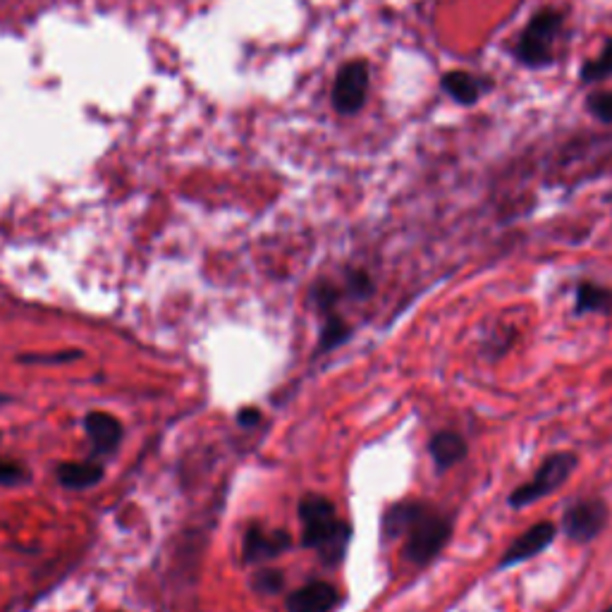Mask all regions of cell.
Wrapping results in <instances>:
<instances>
[{
    "label": "cell",
    "instance_id": "20",
    "mask_svg": "<svg viewBox=\"0 0 612 612\" xmlns=\"http://www.w3.org/2000/svg\"><path fill=\"white\" fill-rule=\"evenodd\" d=\"M24 476L22 467L17 462H10V459H0V486H15L20 483Z\"/></svg>",
    "mask_w": 612,
    "mask_h": 612
},
{
    "label": "cell",
    "instance_id": "16",
    "mask_svg": "<svg viewBox=\"0 0 612 612\" xmlns=\"http://www.w3.org/2000/svg\"><path fill=\"white\" fill-rule=\"evenodd\" d=\"M350 338V326L345 321H340L338 316L328 314L326 323L321 328V342H318V352H328L333 347H340L342 342Z\"/></svg>",
    "mask_w": 612,
    "mask_h": 612
},
{
    "label": "cell",
    "instance_id": "13",
    "mask_svg": "<svg viewBox=\"0 0 612 612\" xmlns=\"http://www.w3.org/2000/svg\"><path fill=\"white\" fill-rule=\"evenodd\" d=\"M103 479V467L96 462H65L58 467V481L72 491L96 486Z\"/></svg>",
    "mask_w": 612,
    "mask_h": 612
},
{
    "label": "cell",
    "instance_id": "6",
    "mask_svg": "<svg viewBox=\"0 0 612 612\" xmlns=\"http://www.w3.org/2000/svg\"><path fill=\"white\" fill-rule=\"evenodd\" d=\"M610 510L601 498H584L572 503L562 514V531L569 541L591 543L608 526Z\"/></svg>",
    "mask_w": 612,
    "mask_h": 612
},
{
    "label": "cell",
    "instance_id": "9",
    "mask_svg": "<svg viewBox=\"0 0 612 612\" xmlns=\"http://www.w3.org/2000/svg\"><path fill=\"white\" fill-rule=\"evenodd\" d=\"M340 605V591L328 581H309L287 596L290 612H333Z\"/></svg>",
    "mask_w": 612,
    "mask_h": 612
},
{
    "label": "cell",
    "instance_id": "7",
    "mask_svg": "<svg viewBox=\"0 0 612 612\" xmlns=\"http://www.w3.org/2000/svg\"><path fill=\"white\" fill-rule=\"evenodd\" d=\"M555 536H558V526L553 522H538L531 526L529 531H524L522 536L514 538L510 543V548L505 550L503 558H500L498 567H514L519 565V562H526L531 558H536V555H541L543 550H548L553 546Z\"/></svg>",
    "mask_w": 612,
    "mask_h": 612
},
{
    "label": "cell",
    "instance_id": "14",
    "mask_svg": "<svg viewBox=\"0 0 612 612\" xmlns=\"http://www.w3.org/2000/svg\"><path fill=\"white\" fill-rule=\"evenodd\" d=\"M577 314H593V311H612V290L596 283H581L577 287V304H574Z\"/></svg>",
    "mask_w": 612,
    "mask_h": 612
},
{
    "label": "cell",
    "instance_id": "4",
    "mask_svg": "<svg viewBox=\"0 0 612 612\" xmlns=\"http://www.w3.org/2000/svg\"><path fill=\"white\" fill-rule=\"evenodd\" d=\"M577 464L579 457L574 455V452H555V455H550L546 462L538 467L534 479L514 488L510 495V505L514 510H522V507H529L538 503V500H543L546 495H553L562 483L574 474Z\"/></svg>",
    "mask_w": 612,
    "mask_h": 612
},
{
    "label": "cell",
    "instance_id": "8",
    "mask_svg": "<svg viewBox=\"0 0 612 612\" xmlns=\"http://www.w3.org/2000/svg\"><path fill=\"white\" fill-rule=\"evenodd\" d=\"M292 548V536L287 531H266L261 526H252L244 534V553L242 558L247 565H261V562L275 560L278 555Z\"/></svg>",
    "mask_w": 612,
    "mask_h": 612
},
{
    "label": "cell",
    "instance_id": "21",
    "mask_svg": "<svg viewBox=\"0 0 612 612\" xmlns=\"http://www.w3.org/2000/svg\"><path fill=\"white\" fill-rule=\"evenodd\" d=\"M237 421H240V426L244 428H252L261 421V412L256 407H244L240 414H237Z\"/></svg>",
    "mask_w": 612,
    "mask_h": 612
},
{
    "label": "cell",
    "instance_id": "3",
    "mask_svg": "<svg viewBox=\"0 0 612 612\" xmlns=\"http://www.w3.org/2000/svg\"><path fill=\"white\" fill-rule=\"evenodd\" d=\"M565 15L555 8H541L531 15L514 46V58L519 65L541 70L555 63V41L562 32Z\"/></svg>",
    "mask_w": 612,
    "mask_h": 612
},
{
    "label": "cell",
    "instance_id": "19",
    "mask_svg": "<svg viewBox=\"0 0 612 612\" xmlns=\"http://www.w3.org/2000/svg\"><path fill=\"white\" fill-rule=\"evenodd\" d=\"M347 292H350V295H354V297H359V299L369 297L373 292V283H371L369 275H366L364 271L350 273V278H347Z\"/></svg>",
    "mask_w": 612,
    "mask_h": 612
},
{
    "label": "cell",
    "instance_id": "11",
    "mask_svg": "<svg viewBox=\"0 0 612 612\" xmlns=\"http://www.w3.org/2000/svg\"><path fill=\"white\" fill-rule=\"evenodd\" d=\"M84 431L94 445L96 452H110L113 448H118L122 440V424L115 419L113 414L106 412H91L84 419Z\"/></svg>",
    "mask_w": 612,
    "mask_h": 612
},
{
    "label": "cell",
    "instance_id": "5",
    "mask_svg": "<svg viewBox=\"0 0 612 612\" xmlns=\"http://www.w3.org/2000/svg\"><path fill=\"white\" fill-rule=\"evenodd\" d=\"M371 87V70L366 60H350L335 72L333 89H330V103H333L335 113L342 118H352L364 110L369 101Z\"/></svg>",
    "mask_w": 612,
    "mask_h": 612
},
{
    "label": "cell",
    "instance_id": "2",
    "mask_svg": "<svg viewBox=\"0 0 612 612\" xmlns=\"http://www.w3.org/2000/svg\"><path fill=\"white\" fill-rule=\"evenodd\" d=\"M402 536H405V550H402L405 560L412 565H426V562L438 558L440 550L448 546L452 522L448 514L438 512L436 507L414 503Z\"/></svg>",
    "mask_w": 612,
    "mask_h": 612
},
{
    "label": "cell",
    "instance_id": "10",
    "mask_svg": "<svg viewBox=\"0 0 612 612\" xmlns=\"http://www.w3.org/2000/svg\"><path fill=\"white\" fill-rule=\"evenodd\" d=\"M493 82L491 79H483L474 72L464 70H450L440 77V89L445 91V96H450L452 101L459 106H476L483 99L486 91H491Z\"/></svg>",
    "mask_w": 612,
    "mask_h": 612
},
{
    "label": "cell",
    "instance_id": "22",
    "mask_svg": "<svg viewBox=\"0 0 612 612\" xmlns=\"http://www.w3.org/2000/svg\"><path fill=\"white\" fill-rule=\"evenodd\" d=\"M603 612H612V605H610V608H608V610H603Z\"/></svg>",
    "mask_w": 612,
    "mask_h": 612
},
{
    "label": "cell",
    "instance_id": "1",
    "mask_svg": "<svg viewBox=\"0 0 612 612\" xmlns=\"http://www.w3.org/2000/svg\"><path fill=\"white\" fill-rule=\"evenodd\" d=\"M299 519H302V546L316 550L321 562L328 567L345 560L352 541V529L345 519L338 517L333 500L326 495L309 493L299 500Z\"/></svg>",
    "mask_w": 612,
    "mask_h": 612
},
{
    "label": "cell",
    "instance_id": "12",
    "mask_svg": "<svg viewBox=\"0 0 612 612\" xmlns=\"http://www.w3.org/2000/svg\"><path fill=\"white\" fill-rule=\"evenodd\" d=\"M428 452H431L433 462L440 471L455 467V464L462 462L467 457V440L464 436H459L455 431H438L436 436L428 440Z\"/></svg>",
    "mask_w": 612,
    "mask_h": 612
},
{
    "label": "cell",
    "instance_id": "17",
    "mask_svg": "<svg viewBox=\"0 0 612 612\" xmlns=\"http://www.w3.org/2000/svg\"><path fill=\"white\" fill-rule=\"evenodd\" d=\"M586 110L603 125H612V89L596 91L586 99Z\"/></svg>",
    "mask_w": 612,
    "mask_h": 612
},
{
    "label": "cell",
    "instance_id": "15",
    "mask_svg": "<svg viewBox=\"0 0 612 612\" xmlns=\"http://www.w3.org/2000/svg\"><path fill=\"white\" fill-rule=\"evenodd\" d=\"M608 77H612V39H608V44L603 46V51L596 60L584 63L579 70V79L584 84L603 82V79H608Z\"/></svg>",
    "mask_w": 612,
    "mask_h": 612
},
{
    "label": "cell",
    "instance_id": "18",
    "mask_svg": "<svg viewBox=\"0 0 612 612\" xmlns=\"http://www.w3.org/2000/svg\"><path fill=\"white\" fill-rule=\"evenodd\" d=\"M285 577L283 572H278V569H261L259 574L254 577V589L259 593H278L283 589Z\"/></svg>",
    "mask_w": 612,
    "mask_h": 612
}]
</instances>
